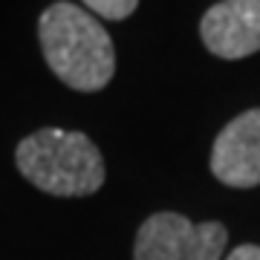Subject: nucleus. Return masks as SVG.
Wrapping results in <instances>:
<instances>
[{
	"label": "nucleus",
	"mask_w": 260,
	"mask_h": 260,
	"mask_svg": "<svg viewBox=\"0 0 260 260\" xmlns=\"http://www.w3.org/2000/svg\"><path fill=\"white\" fill-rule=\"evenodd\" d=\"M38 41L44 61L58 81L78 93H95L116 73V49L93 12L58 0L38 20Z\"/></svg>",
	"instance_id": "obj_1"
},
{
	"label": "nucleus",
	"mask_w": 260,
	"mask_h": 260,
	"mask_svg": "<svg viewBox=\"0 0 260 260\" xmlns=\"http://www.w3.org/2000/svg\"><path fill=\"white\" fill-rule=\"evenodd\" d=\"M15 165L44 194L90 197L104 185V159L90 136L78 130L44 127L15 148Z\"/></svg>",
	"instance_id": "obj_2"
},
{
	"label": "nucleus",
	"mask_w": 260,
	"mask_h": 260,
	"mask_svg": "<svg viewBox=\"0 0 260 260\" xmlns=\"http://www.w3.org/2000/svg\"><path fill=\"white\" fill-rule=\"evenodd\" d=\"M229 243L223 223H191L174 211L150 214L133 246V260H220Z\"/></svg>",
	"instance_id": "obj_3"
},
{
	"label": "nucleus",
	"mask_w": 260,
	"mask_h": 260,
	"mask_svg": "<svg viewBox=\"0 0 260 260\" xmlns=\"http://www.w3.org/2000/svg\"><path fill=\"white\" fill-rule=\"evenodd\" d=\"M211 174L229 188L260 185V107L240 113L211 148Z\"/></svg>",
	"instance_id": "obj_4"
},
{
	"label": "nucleus",
	"mask_w": 260,
	"mask_h": 260,
	"mask_svg": "<svg viewBox=\"0 0 260 260\" xmlns=\"http://www.w3.org/2000/svg\"><path fill=\"white\" fill-rule=\"evenodd\" d=\"M200 35L208 52L225 61L260 52V0H223L203 15Z\"/></svg>",
	"instance_id": "obj_5"
},
{
	"label": "nucleus",
	"mask_w": 260,
	"mask_h": 260,
	"mask_svg": "<svg viewBox=\"0 0 260 260\" xmlns=\"http://www.w3.org/2000/svg\"><path fill=\"white\" fill-rule=\"evenodd\" d=\"M81 3L104 20H124L139 6V0H81Z\"/></svg>",
	"instance_id": "obj_6"
},
{
	"label": "nucleus",
	"mask_w": 260,
	"mask_h": 260,
	"mask_svg": "<svg viewBox=\"0 0 260 260\" xmlns=\"http://www.w3.org/2000/svg\"><path fill=\"white\" fill-rule=\"evenodd\" d=\"M225 260H260V246H237L225 254Z\"/></svg>",
	"instance_id": "obj_7"
}]
</instances>
